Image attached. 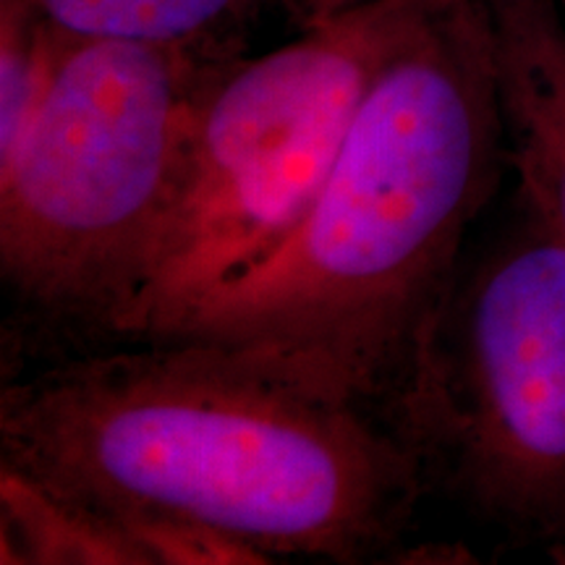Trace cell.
I'll return each mask as SVG.
<instances>
[{"instance_id":"277c9868","label":"cell","mask_w":565,"mask_h":565,"mask_svg":"<svg viewBox=\"0 0 565 565\" xmlns=\"http://www.w3.org/2000/svg\"><path fill=\"white\" fill-rule=\"evenodd\" d=\"M437 0H372L270 53L215 61L196 92L181 173L145 280L116 328L160 338L291 236L366 89Z\"/></svg>"},{"instance_id":"30bf717a","label":"cell","mask_w":565,"mask_h":565,"mask_svg":"<svg viewBox=\"0 0 565 565\" xmlns=\"http://www.w3.org/2000/svg\"><path fill=\"white\" fill-rule=\"evenodd\" d=\"M100 513V511H97ZM145 565H259L273 563L249 542L207 524L160 513H103Z\"/></svg>"},{"instance_id":"8fae6325","label":"cell","mask_w":565,"mask_h":565,"mask_svg":"<svg viewBox=\"0 0 565 565\" xmlns=\"http://www.w3.org/2000/svg\"><path fill=\"white\" fill-rule=\"evenodd\" d=\"M372 3V0H296V24L309 26L317 24V21H324L330 17H338V13L356 9V6Z\"/></svg>"},{"instance_id":"ba28073f","label":"cell","mask_w":565,"mask_h":565,"mask_svg":"<svg viewBox=\"0 0 565 565\" xmlns=\"http://www.w3.org/2000/svg\"><path fill=\"white\" fill-rule=\"evenodd\" d=\"M0 563L145 565L103 513L0 466Z\"/></svg>"},{"instance_id":"7a4b0ae2","label":"cell","mask_w":565,"mask_h":565,"mask_svg":"<svg viewBox=\"0 0 565 565\" xmlns=\"http://www.w3.org/2000/svg\"><path fill=\"white\" fill-rule=\"evenodd\" d=\"M505 166L484 0H437L366 89L291 236L160 338L233 345L387 406Z\"/></svg>"},{"instance_id":"52a82bcc","label":"cell","mask_w":565,"mask_h":565,"mask_svg":"<svg viewBox=\"0 0 565 565\" xmlns=\"http://www.w3.org/2000/svg\"><path fill=\"white\" fill-rule=\"evenodd\" d=\"M71 40H118L192 51L207 58L242 53L244 38L267 13L296 19V0H21Z\"/></svg>"},{"instance_id":"8992f818","label":"cell","mask_w":565,"mask_h":565,"mask_svg":"<svg viewBox=\"0 0 565 565\" xmlns=\"http://www.w3.org/2000/svg\"><path fill=\"white\" fill-rule=\"evenodd\" d=\"M505 162L519 200L565 242V17L555 0H484Z\"/></svg>"},{"instance_id":"3957f363","label":"cell","mask_w":565,"mask_h":565,"mask_svg":"<svg viewBox=\"0 0 565 565\" xmlns=\"http://www.w3.org/2000/svg\"><path fill=\"white\" fill-rule=\"evenodd\" d=\"M215 61L63 40L30 131L0 162V275L32 312L116 335L171 210L196 92Z\"/></svg>"},{"instance_id":"6da1fadb","label":"cell","mask_w":565,"mask_h":565,"mask_svg":"<svg viewBox=\"0 0 565 565\" xmlns=\"http://www.w3.org/2000/svg\"><path fill=\"white\" fill-rule=\"evenodd\" d=\"M0 391V466L100 513H160L270 561L364 563L398 540L427 484L362 404L263 356L147 338Z\"/></svg>"},{"instance_id":"7c38bea8","label":"cell","mask_w":565,"mask_h":565,"mask_svg":"<svg viewBox=\"0 0 565 565\" xmlns=\"http://www.w3.org/2000/svg\"><path fill=\"white\" fill-rule=\"evenodd\" d=\"M557 6H561V11H563V17H565V0H555Z\"/></svg>"},{"instance_id":"9c48e42d","label":"cell","mask_w":565,"mask_h":565,"mask_svg":"<svg viewBox=\"0 0 565 565\" xmlns=\"http://www.w3.org/2000/svg\"><path fill=\"white\" fill-rule=\"evenodd\" d=\"M63 40L21 0H0V162L17 152L30 131Z\"/></svg>"},{"instance_id":"5b68a950","label":"cell","mask_w":565,"mask_h":565,"mask_svg":"<svg viewBox=\"0 0 565 565\" xmlns=\"http://www.w3.org/2000/svg\"><path fill=\"white\" fill-rule=\"evenodd\" d=\"M387 412L427 482L565 561V242L521 200L463 259Z\"/></svg>"},{"instance_id":"4fadbf2b","label":"cell","mask_w":565,"mask_h":565,"mask_svg":"<svg viewBox=\"0 0 565 565\" xmlns=\"http://www.w3.org/2000/svg\"><path fill=\"white\" fill-rule=\"evenodd\" d=\"M563 565H565V561H563Z\"/></svg>"}]
</instances>
